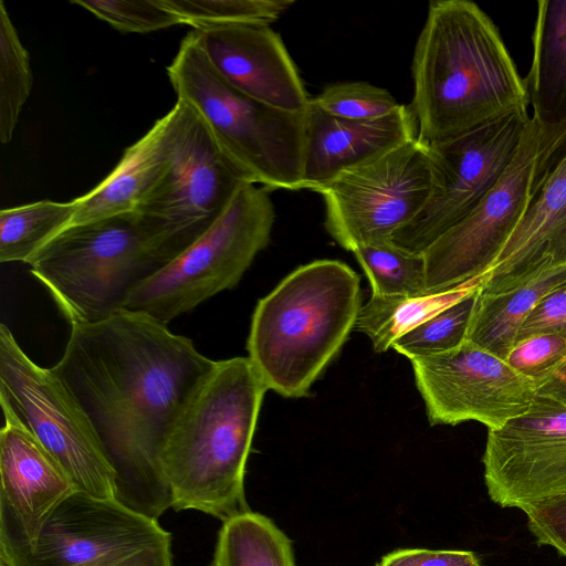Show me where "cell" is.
Returning a JSON list of instances; mask_svg holds the SVG:
<instances>
[{"label": "cell", "instance_id": "4dcf8cb0", "mask_svg": "<svg viewBox=\"0 0 566 566\" xmlns=\"http://www.w3.org/2000/svg\"><path fill=\"white\" fill-rule=\"evenodd\" d=\"M72 3L120 32L148 33L181 24L179 18L161 0H75Z\"/></svg>", "mask_w": 566, "mask_h": 566}, {"label": "cell", "instance_id": "7a4b0ae2", "mask_svg": "<svg viewBox=\"0 0 566 566\" xmlns=\"http://www.w3.org/2000/svg\"><path fill=\"white\" fill-rule=\"evenodd\" d=\"M409 106L418 139L438 144L527 112L524 78L497 27L474 2L433 0L416 42Z\"/></svg>", "mask_w": 566, "mask_h": 566}, {"label": "cell", "instance_id": "1f68e13d", "mask_svg": "<svg viewBox=\"0 0 566 566\" xmlns=\"http://www.w3.org/2000/svg\"><path fill=\"white\" fill-rule=\"evenodd\" d=\"M566 360V338L538 334L515 344L505 361L521 375L538 380Z\"/></svg>", "mask_w": 566, "mask_h": 566}, {"label": "cell", "instance_id": "8d00e7d4", "mask_svg": "<svg viewBox=\"0 0 566 566\" xmlns=\"http://www.w3.org/2000/svg\"><path fill=\"white\" fill-rule=\"evenodd\" d=\"M0 566H12V565L4 559H0Z\"/></svg>", "mask_w": 566, "mask_h": 566}, {"label": "cell", "instance_id": "8992f818", "mask_svg": "<svg viewBox=\"0 0 566 566\" xmlns=\"http://www.w3.org/2000/svg\"><path fill=\"white\" fill-rule=\"evenodd\" d=\"M169 263L134 212L69 226L28 262L71 325L123 310L130 293Z\"/></svg>", "mask_w": 566, "mask_h": 566}, {"label": "cell", "instance_id": "d6986e66", "mask_svg": "<svg viewBox=\"0 0 566 566\" xmlns=\"http://www.w3.org/2000/svg\"><path fill=\"white\" fill-rule=\"evenodd\" d=\"M418 138L416 118L409 106L373 120L338 118L308 108L304 157V189L318 192L340 171L378 157Z\"/></svg>", "mask_w": 566, "mask_h": 566}, {"label": "cell", "instance_id": "6da1fadb", "mask_svg": "<svg viewBox=\"0 0 566 566\" xmlns=\"http://www.w3.org/2000/svg\"><path fill=\"white\" fill-rule=\"evenodd\" d=\"M193 342L142 312L73 324L51 367L115 471L114 499L158 521L171 507L161 455L184 405L213 368Z\"/></svg>", "mask_w": 566, "mask_h": 566}, {"label": "cell", "instance_id": "30bf717a", "mask_svg": "<svg viewBox=\"0 0 566 566\" xmlns=\"http://www.w3.org/2000/svg\"><path fill=\"white\" fill-rule=\"evenodd\" d=\"M0 405L41 442L75 491L114 499L115 471L87 416L52 369L35 364L3 323Z\"/></svg>", "mask_w": 566, "mask_h": 566}, {"label": "cell", "instance_id": "5bb4252c", "mask_svg": "<svg viewBox=\"0 0 566 566\" xmlns=\"http://www.w3.org/2000/svg\"><path fill=\"white\" fill-rule=\"evenodd\" d=\"M408 359L431 426L476 421L496 430L524 415L537 394L534 380L469 339Z\"/></svg>", "mask_w": 566, "mask_h": 566}, {"label": "cell", "instance_id": "9c48e42d", "mask_svg": "<svg viewBox=\"0 0 566 566\" xmlns=\"http://www.w3.org/2000/svg\"><path fill=\"white\" fill-rule=\"evenodd\" d=\"M269 189L243 184L214 223L172 262L136 287L124 308L168 324L216 294L234 287L271 240L274 206Z\"/></svg>", "mask_w": 566, "mask_h": 566}, {"label": "cell", "instance_id": "e575fe53", "mask_svg": "<svg viewBox=\"0 0 566 566\" xmlns=\"http://www.w3.org/2000/svg\"><path fill=\"white\" fill-rule=\"evenodd\" d=\"M377 566H482L470 551L408 548L392 552Z\"/></svg>", "mask_w": 566, "mask_h": 566}, {"label": "cell", "instance_id": "277c9868", "mask_svg": "<svg viewBox=\"0 0 566 566\" xmlns=\"http://www.w3.org/2000/svg\"><path fill=\"white\" fill-rule=\"evenodd\" d=\"M360 307V279L346 263L316 260L285 276L258 302L247 342L268 390L306 396L355 328Z\"/></svg>", "mask_w": 566, "mask_h": 566}, {"label": "cell", "instance_id": "e0dca14e", "mask_svg": "<svg viewBox=\"0 0 566 566\" xmlns=\"http://www.w3.org/2000/svg\"><path fill=\"white\" fill-rule=\"evenodd\" d=\"M191 32L217 73L240 93L282 111L310 107L297 67L270 24H210Z\"/></svg>", "mask_w": 566, "mask_h": 566}, {"label": "cell", "instance_id": "f546056e", "mask_svg": "<svg viewBox=\"0 0 566 566\" xmlns=\"http://www.w3.org/2000/svg\"><path fill=\"white\" fill-rule=\"evenodd\" d=\"M311 103L326 114L350 120L382 118L402 106L386 88L367 82L329 85Z\"/></svg>", "mask_w": 566, "mask_h": 566}, {"label": "cell", "instance_id": "d4e9b609", "mask_svg": "<svg viewBox=\"0 0 566 566\" xmlns=\"http://www.w3.org/2000/svg\"><path fill=\"white\" fill-rule=\"evenodd\" d=\"M76 207L74 200H41L0 211V262H24L54 235L69 227Z\"/></svg>", "mask_w": 566, "mask_h": 566}, {"label": "cell", "instance_id": "484cf974", "mask_svg": "<svg viewBox=\"0 0 566 566\" xmlns=\"http://www.w3.org/2000/svg\"><path fill=\"white\" fill-rule=\"evenodd\" d=\"M375 296L426 295V262L391 242L361 245L353 251Z\"/></svg>", "mask_w": 566, "mask_h": 566}, {"label": "cell", "instance_id": "52a82bcc", "mask_svg": "<svg viewBox=\"0 0 566 566\" xmlns=\"http://www.w3.org/2000/svg\"><path fill=\"white\" fill-rule=\"evenodd\" d=\"M565 149L566 123L530 118L517 151L500 179L422 253L428 294L485 275Z\"/></svg>", "mask_w": 566, "mask_h": 566}, {"label": "cell", "instance_id": "d6a6232c", "mask_svg": "<svg viewBox=\"0 0 566 566\" xmlns=\"http://www.w3.org/2000/svg\"><path fill=\"white\" fill-rule=\"evenodd\" d=\"M522 511L536 541L566 557V489L538 497Z\"/></svg>", "mask_w": 566, "mask_h": 566}, {"label": "cell", "instance_id": "9a60e30c", "mask_svg": "<svg viewBox=\"0 0 566 566\" xmlns=\"http://www.w3.org/2000/svg\"><path fill=\"white\" fill-rule=\"evenodd\" d=\"M491 500L522 510L566 489V400L536 394L531 408L489 431L482 458Z\"/></svg>", "mask_w": 566, "mask_h": 566}, {"label": "cell", "instance_id": "cb8c5ba5", "mask_svg": "<svg viewBox=\"0 0 566 566\" xmlns=\"http://www.w3.org/2000/svg\"><path fill=\"white\" fill-rule=\"evenodd\" d=\"M211 566H296L290 538L251 510L224 521Z\"/></svg>", "mask_w": 566, "mask_h": 566}, {"label": "cell", "instance_id": "3957f363", "mask_svg": "<svg viewBox=\"0 0 566 566\" xmlns=\"http://www.w3.org/2000/svg\"><path fill=\"white\" fill-rule=\"evenodd\" d=\"M268 388L248 357L216 360L167 437L161 463L171 507L222 522L249 511L244 474Z\"/></svg>", "mask_w": 566, "mask_h": 566}, {"label": "cell", "instance_id": "2e32d148", "mask_svg": "<svg viewBox=\"0 0 566 566\" xmlns=\"http://www.w3.org/2000/svg\"><path fill=\"white\" fill-rule=\"evenodd\" d=\"M0 431V559L14 565L33 545L55 506L74 488L54 458L2 408Z\"/></svg>", "mask_w": 566, "mask_h": 566}, {"label": "cell", "instance_id": "f1b7e54d", "mask_svg": "<svg viewBox=\"0 0 566 566\" xmlns=\"http://www.w3.org/2000/svg\"><path fill=\"white\" fill-rule=\"evenodd\" d=\"M478 292L410 329L397 338L391 348L410 358L457 347L467 339Z\"/></svg>", "mask_w": 566, "mask_h": 566}, {"label": "cell", "instance_id": "7c38bea8", "mask_svg": "<svg viewBox=\"0 0 566 566\" xmlns=\"http://www.w3.org/2000/svg\"><path fill=\"white\" fill-rule=\"evenodd\" d=\"M12 566H172L171 535L115 499L74 490Z\"/></svg>", "mask_w": 566, "mask_h": 566}, {"label": "cell", "instance_id": "836d02e7", "mask_svg": "<svg viewBox=\"0 0 566 566\" xmlns=\"http://www.w3.org/2000/svg\"><path fill=\"white\" fill-rule=\"evenodd\" d=\"M546 333L566 338V282L548 293L531 312L518 332L516 343Z\"/></svg>", "mask_w": 566, "mask_h": 566}, {"label": "cell", "instance_id": "44dd1931", "mask_svg": "<svg viewBox=\"0 0 566 566\" xmlns=\"http://www.w3.org/2000/svg\"><path fill=\"white\" fill-rule=\"evenodd\" d=\"M524 81L533 116L566 123V0L537 1L533 61Z\"/></svg>", "mask_w": 566, "mask_h": 566}, {"label": "cell", "instance_id": "83f0119b", "mask_svg": "<svg viewBox=\"0 0 566 566\" xmlns=\"http://www.w3.org/2000/svg\"><path fill=\"white\" fill-rule=\"evenodd\" d=\"M181 24L193 29L224 23L271 24L280 19L294 0H161Z\"/></svg>", "mask_w": 566, "mask_h": 566}, {"label": "cell", "instance_id": "5b68a950", "mask_svg": "<svg viewBox=\"0 0 566 566\" xmlns=\"http://www.w3.org/2000/svg\"><path fill=\"white\" fill-rule=\"evenodd\" d=\"M167 73L177 99L198 113L249 182L269 190L304 189L310 107L282 111L240 93L217 73L191 31Z\"/></svg>", "mask_w": 566, "mask_h": 566}, {"label": "cell", "instance_id": "4316f807", "mask_svg": "<svg viewBox=\"0 0 566 566\" xmlns=\"http://www.w3.org/2000/svg\"><path fill=\"white\" fill-rule=\"evenodd\" d=\"M33 84L30 55L0 1V142H11Z\"/></svg>", "mask_w": 566, "mask_h": 566}, {"label": "cell", "instance_id": "7402d4cb", "mask_svg": "<svg viewBox=\"0 0 566 566\" xmlns=\"http://www.w3.org/2000/svg\"><path fill=\"white\" fill-rule=\"evenodd\" d=\"M566 282V264L538 274L527 283L499 294L479 290L467 339L502 359L515 346L518 332L536 305Z\"/></svg>", "mask_w": 566, "mask_h": 566}, {"label": "cell", "instance_id": "ac0fdd59", "mask_svg": "<svg viewBox=\"0 0 566 566\" xmlns=\"http://www.w3.org/2000/svg\"><path fill=\"white\" fill-rule=\"evenodd\" d=\"M566 264V149L547 174L480 292L499 294Z\"/></svg>", "mask_w": 566, "mask_h": 566}, {"label": "cell", "instance_id": "ffe728a7", "mask_svg": "<svg viewBox=\"0 0 566 566\" xmlns=\"http://www.w3.org/2000/svg\"><path fill=\"white\" fill-rule=\"evenodd\" d=\"M168 163L167 122L163 116L125 149L97 186L74 199L76 210L70 226L134 212L163 177Z\"/></svg>", "mask_w": 566, "mask_h": 566}, {"label": "cell", "instance_id": "d590c367", "mask_svg": "<svg viewBox=\"0 0 566 566\" xmlns=\"http://www.w3.org/2000/svg\"><path fill=\"white\" fill-rule=\"evenodd\" d=\"M535 387L538 395L566 400V360L536 380Z\"/></svg>", "mask_w": 566, "mask_h": 566}, {"label": "cell", "instance_id": "ba28073f", "mask_svg": "<svg viewBox=\"0 0 566 566\" xmlns=\"http://www.w3.org/2000/svg\"><path fill=\"white\" fill-rule=\"evenodd\" d=\"M165 118L169 163L134 214L172 262L214 223L249 181L188 104L177 99Z\"/></svg>", "mask_w": 566, "mask_h": 566}, {"label": "cell", "instance_id": "4fadbf2b", "mask_svg": "<svg viewBox=\"0 0 566 566\" xmlns=\"http://www.w3.org/2000/svg\"><path fill=\"white\" fill-rule=\"evenodd\" d=\"M530 118L527 112L513 113L430 145L431 195L418 216L394 234L391 243L423 253L464 218L511 164Z\"/></svg>", "mask_w": 566, "mask_h": 566}, {"label": "cell", "instance_id": "603a6c76", "mask_svg": "<svg viewBox=\"0 0 566 566\" xmlns=\"http://www.w3.org/2000/svg\"><path fill=\"white\" fill-rule=\"evenodd\" d=\"M483 277L421 296L371 295L358 312L355 329L370 339L376 352H386L410 329L479 291Z\"/></svg>", "mask_w": 566, "mask_h": 566}, {"label": "cell", "instance_id": "8fae6325", "mask_svg": "<svg viewBox=\"0 0 566 566\" xmlns=\"http://www.w3.org/2000/svg\"><path fill=\"white\" fill-rule=\"evenodd\" d=\"M433 185L429 146L418 138L340 171L318 193L325 229L345 250L391 242L426 206Z\"/></svg>", "mask_w": 566, "mask_h": 566}]
</instances>
